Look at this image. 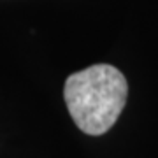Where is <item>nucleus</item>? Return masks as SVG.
<instances>
[{
	"label": "nucleus",
	"instance_id": "obj_1",
	"mask_svg": "<svg viewBox=\"0 0 158 158\" xmlns=\"http://www.w3.org/2000/svg\"><path fill=\"white\" fill-rule=\"evenodd\" d=\"M128 85L116 67L97 63L70 74L63 97L74 123L90 135L106 134L127 104Z\"/></svg>",
	"mask_w": 158,
	"mask_h": 158
}]
</instances>
